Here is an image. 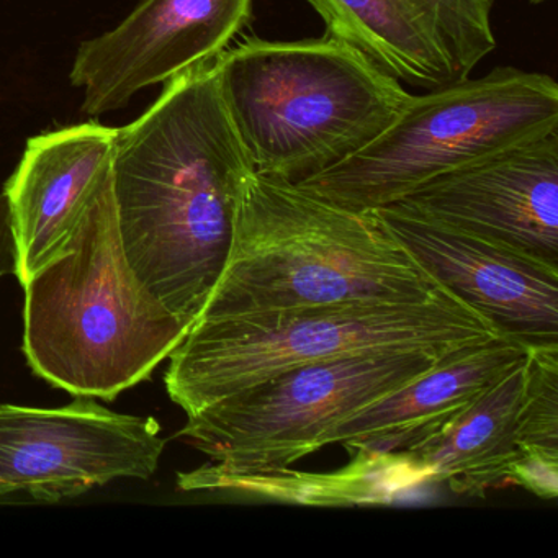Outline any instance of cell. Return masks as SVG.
I'll use <instances>...</instances> for the list:
<instances>
[{"instance_id": "1", "label": "cell", "mask_w": 558, "mask_h": 558, "mask_svg": "<svg viewBox=\"0 0 558 558\" xmlns=\"http://www.w3.org/2000/svg\"><path fill=\"white\" fill-rule=\"evenodd\" d=\"M253 172L215 61L169 81L143 116L119 129L113 194L126 260L191 328L223 272Z\"/></svg>"}, {"instance_id": "2", "label": "cell", "mask_w": 558, "mask_h": 558, "mask_svg": "<svg viewBox=\"0 0 558 558\" xmlns=\"http://www.w3.org/2000/svg\"><path fill=\"white\" fill-rule=\"evenodd\" d=\"M446 290L371 210L253 172L238 201L227 264L198 318L420 303Z\"/></svg>"}, {"instance_id": "3", "label": "cell", "mask_w": 558, "mask_h": 558, "mask_svg": "<svg viewBox=\"0 0 558 558\" xmlns=\"http://www.w3.org/2000/svg\"><path fill=\"white\" fill-rule=\"evenodd\" d=\"M24 289L28 365L74 397L116 400L151 377L191 329L126 260L113 169L66 246Z\"/></svg>"}, {"instance_id": "4", "label": "cell", "mask_w": 558, "mask_h": 558, "mask_svg": "<svg viewBox=\"0 0 558 558\" xmlns=\"http://www.w3.org/2000/svg\"><path fill=\"white\" fill-rule=\"evenodd\" d=\"M215 66L254 172L289 184L361 151L413 96L357 48L329 35L247 37Z\"/></svg>"}, {"instance_id": "5", "label": "cell", "mask_w": 558, "mask_h": 558, "mask_svg": "<svg viewBox=\"0 0 558 558\" xmlns=\"http://www.w3.org/2000/svg\"><path fill=\"white\" fill-rule=\"evenodd\" d=\"M450 290L420 303L310 306L198 318L169 355L165 384L187 416L300 365L378 352L456 354L501 338Z\"/></svg>"}, {"instance_id": "6", "label": "cell", "mask_w": 558, "mask_h": 558, "mask_svg": "<svg viewBox=\"0 0 558 558\" xmlns=\"http://www.w3.org/2000/svg\"><path fill=\"white\" fill-rule=\"evenodd\" d=\"M557 130V81L498 66L478 80L411 96L361 151L296 185L349 210H375L449 172Z\"/></svg>"}, {"instance_id": "7", "label": "cell", "mask_w": 558, "mask_h": 558, "mask_svg": "<svg viewBox=\"0 0 558 558\" xmlns=\"http://www.w3.org/2000/svg\"><path fill=\"white\" fill-rule=\"evenodd\" d=\"M449 355L378 352L300 365L187 416L179 436L217 469L289 466L322 449L326 434L345 417L400 390Z\"/></svg>"}, {"instance_id": "8", "label": "cell", "mask_w": 558, "mask_h": 558, "mask_svg": "<svg viewBox=\"0 0 558 558\" xmlns=\"http://www.w3.org/2000/svg\"><path fill=\"white\" fill-rule=\"evenodd\" d=\"M165 447L155 417L116 413L93 398L57 410L0 404V495L60 501L113 480H148Z\"/></svg>"}, {"instance_id": "9", "label": "cell", "mask_w": 558, "mask_h": 558, "mask_svg": "<svg viewBox=\"0 0 558 558\" xmlns=\"http://www.w3.org/2000/svg\"><path fill=\"white\" fill-rule=\"evenodd\" d=\"M254 0H143L113 31L81 44L70 81L81 112L125 109L148 87L217 60L253 19Z\"/></svg>"}, {"instance_id": "10", "label": "cell", "mask_w": 558, "mask_h": 558, "mask_svg": "<svg viewBox=\"0 0 558 558\" xmlns=\"http://www.w3.org/2000/svg\"><path fill=\"white\" fill-rule=\"evenodd\" d=\"M440 286L525 344L558 342V266L421 217L400 205L371 210Z\"/></svg>"}, {"instance_id": "11", "label": "cell", "mask_w": 558, "mask_h": 558, "mask_svg": "<svg viewBox=\"0 0 558 558\" xmlns=\"http://www.w3.org/2000/svg\"><path fill=\"white\" fill-rule=\"evenodd\" d=\"M325 35L357 48L401 84L433 90L469 80L496 50L495 0H306Z\"/></svg>"}, {"instance_id": "12", "label": "cell", "mask_w": 558, "mask_h": 558, "mask_svg": "<svg viewBox=\"0 0 558 558\" xmlns=\"http://www.w3.org/2000/svg\"><path fill=\"white\" fill-rule=\"evenodd\" d=\"M393 205L558 266V130L449 172Z\"/></svg>"}, {"instance_id": "13", "label": "cell", "mask_w": 558, "mask_h": 558, "mask_svg": "<svg viewBox=\"0 0 558 558\" xmlns=\"http://www.w3.org/2000/svg\"><path fill=\"white\" fill-rule=\"evenodd\" d=\"M119 129L81 123L28 140L4 194L22 287L58 256L112 174Z\"/></svg>"}, {"instance_id": "14", "label": "cell", "mask_w": 558, "mask_h": 558, "mask_svg": "<svg viewBox=\"0 0 558 558\" xmlns=\"http://www.w3.org/2000/svg\"><path fill=\"white\" fill-rule=\"evenodd\" d=\"M351 463L332 472H300L289 466L266 470H221L205 463L178 475L184 492H211L287 505H388L403 493L429 482L426 470L407 452L377 453L354 449Z\"/></svg>"}, {"instance_id": "15", "label": "cell", "mask_w": 558, "mask_h": 558, "mask_svg": "<svg viewBox=\"0 0 558 558\" xmlns=\"http://www.w3.org/2000/svg\"><path fill=\"white\" fill-rule=\"evenodd\" d=\"M525 388V357L483 391L444 433L407 450L429 482L450 492L483 498L508 486L509 465L519 456L518 417Z\"/></svg>"}, {"instance_id": "16", "label": "cell", "mask_w": 558, "mask_h": 558, "mask_svg": "<svg viewBox=\"0 0 558 558\" xmlns=\"http://www.w3.org/2000/svg\"><path fill=\"white\" fill-rule=\"evenodd\" d=\"M527 348L529 344L519 339L501 336L456 352L400 390L345 417L326 434L323 447L329 444L349 447L368 434L462 410L525 357Z\"/></svg>"}, {"instance_id": "17", "label": "cell", "mask_w": 558, "mask_h": 558, "mask_svg": "<svg viewBox=\"0 0 558 558\" xmlns=\"http://www.w3.org/2000/svg\"><path fill=\"white\" fill-rule=\"evenodd\" d=\"M518 446L558 453V342L529 344Z\"/></svg>"}, {"instance_id": "18", "label": "cell", "mask_w": 558, "mask_h": 558, "mask_svg": "<svg viewBox=\"0 0 558 558\" xmlns=\"http://www.w3.org/2000/svg\"><path fill=\"white\" fill-rule=\"evenodd\" d=\"M521 486L537 498L551 501L558 496V453L544 450H519L509 465L508 486Z\"/></svg>"}, {"instance_id": "19", "label": "cell", "mask_w": 558, "mask_h": 558, "mask_svg": "<svg viewBox=\"0 0 558 558\" xmlns=\"http://www.w3.org/2000/svg\"><path fill=\"white\" fill-rule=\"evenodd\" d=\"M17 272V247L12 231L8 197L0 192V280Z\"/></svg>"}, {"instance_id": "20", "label": "cell", "mask_w": 558, "mask_h": 558, "mask_svg": "<svg viewBox=\"0 0 558 558\" xmlns=\"http://www.w3.org/2000/svg\"><path fill=\"white\" fill-rule=\"evenodd\" d=\"M544 2H547V0H531V4L534 5H541L544 4Z\"/></svg>"}]
</instances>
